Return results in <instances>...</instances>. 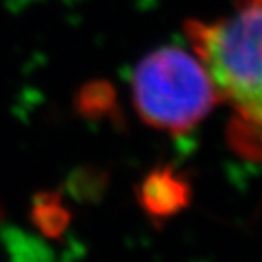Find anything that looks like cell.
I'll list each match as a JSON object with an SVG mask.
<instances>
[{
    "label": "cell",
    "instance_id": "3957f363",
    "mask_svg": "<svg viewBox=\"0 0 262 262\" xmlns=\"http://www.w3.org/2000/svg\"><path fill=\"white\" fill-rule=\"evenodd\" d=\"M137 196L149 217L168 221L189 206L191 186L184 175L173 168L159 166L142 179Z\"/></svg>",
    "mask_w": 262,
    "mask_h": 262
},
{
    "label": "cell",
    "instance_id": "6da1fadb",
    "mask_svg": "<svg viewBox=\"0 0 262 262\" xmlns=\"http://www.w3.org/2000/svg\"><path fill=\"white\" fill-rule=\"evenodd\" d=\"M219 98L241 122L262 127V0H237L233 15L186 28Z\"/></svg>",
    "mask_w": 262,
    "mask_h": 262
},
{
    "label": "cell",
    "instance_id": "7a4b0ae2",
    "mask_svg": "<svg viewBox=\"0 0 262 262\" xmlns=\"http://www.w3.org/2000/svg\"><path fill=\"white\" fill-rule=\"evenodd\" d=\"M131 93L140 119L168 133L189 131L219 102L201 58L173 46L157 49L137 64Z\"/></svg>",
    "mask_w": 262,
    "mask_h": 262
}]
</instances>
